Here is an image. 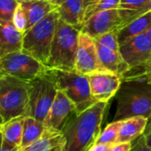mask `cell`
<instances>
[{"label": "cell", "instance_id": "484cf974", "mask_svg": "<svg viewBox=\"0 0 151 151\" xmlns=\"http://www.w3.org/2000/svg\"><path fill=\"white\" fill-rule=\"evenodd\" d=\"M19 5L18 0H0V24L4 25L13 22Z\"/></svg>", "mask_w": 151, "mask_h": 151}, {"label": "cell", "instance_id": "d4e9b609", "mask_svg": "<svg viewBox=\"0 0 151 151\" xmlns=\"http://www.w3.org/2000/svg\"><path fill=\"white\" fill-rule=\"evenodd\" d=\"M120 0H98L94 4L91 5L85 10V20L84 22L88 20L93 14L112 9H118Z\"/></svg>", "mask_w": 151, "mask_h": 151}, {"label": "cell", "instance_id": "836d02e7", "mask_svg": "<svg viewBox=\"0 0 151 151\" xmlns=\"http://www.w3.org/2000/svg\"><path fill=\"white\" fill-rule=\"evenodd\" d=\"M97 1H98V0H83L85 10H86L88 6H90L91 5L94 4V3H95V2H97Z\"/></svg>", "mask_w": 151, "mask_h": 151}, {"label": "cell", "instance_id": "8d00e7d4", "mask_svg": "<svg viewBox=\"0 0 151 151\" xmlns=\"http://www.w3.org/2000/svg\"><path fill=\"white\" fill-rule=\"evenodd\" d=\"M1 143H2V139H1V135H0V151H17V150H8V149H4L1 147Z\"/></svg>", "mask_w": 151, "mask_h": 151}, {"label": "cell", "instance_id": "603a6c76", "mask_svg": "<svg viewBox=\"0 0 151 151\" xmlns=\"http://www.w3.org/2000/svg\"><path fill=\"white\" fill-rule=\"evenodd\" d=\"M45 131V126L43 122H40L31 116H26L24 119L22 141L21 147H25L32 144L43 135Z\"/></svg>", "mask_w": 151, "mask_h": 151}, {"label": "cell", "instance_id": "e575fe53", "mask_svg": "<svg viewBox=\"0 0 151 151\" xmlns=\"http://www.w3.org/2000/svg\"><path fill=\"white\" fill-rule=\"evenodd\" d=\"M145 35H146V37H147V40L149 41V43H150V45H151V23H150V25H149V27L147 28V31L145 32Z\"/></svg>", "mask_w": 151, "mask_h": 151}, {"label": "cell", "instance_id": "7c38bea8", "mask_svg": "<svg viewBox=\"0 0 151 151\" xmlns=\"http://www.w3.org/2000/svg\"><path fill=\"white\" fill-rule=\"evenodd\" d=\"M77 113L75 105L60 91L58 90L56 97L44 120L45 128L61 132L70 117Z\"/></svg>", "mask_w": 151, "mask_h": 151}, {"label": "cell", "instance_id": "5b68a950", "mask_svg": "<svg viewBox=\"0 0 151 151\" xmlns=\"http://www.w3.org/2000/svg\"><path fill=\"white\" fill-rule=\"evenodd\" d=\"M59 21L60 15L58 11L55 10L40 22L28 29L23 35L22 51L44 65H47Z\"/></svg>", "mask_w": 151, "mask_h": 151}, {"label": "cell", "instance_id": "74e56055", "mask_svg": "<svg viewBox=\"0 0 151 151\" xmlns=\"http://www.w3.org/2000/svg\"><path fill=\"white\" fill-rule=\"evenodd\" d=\"M143 80H146L147 83L151 84V74H150V75H148V76H147V77H146Z\"/></svg>", "mask_w": 151, "mask_h": 151}, {"label": "cell", "instance_id": "4316f807", "mask_svg": "<svg viewBox=\"0 0 151 151\" xmlns=\"http://www.w3.org/2000/svg\"><path fill=\"white\" fill-rule=\"evenodd\" d=\"M95 45L98 46H101L112 51H119L120 45L118 42V32H109L99 36L95 38H93Z\"/></svg>", "mask_w": 151, "mask_h": 151}, {"label": "cell", "instance_id": "8fae6325", "mask_svg": "<svg viewBox=\"0 0 151 151\" xmlns=\"http://www.w3.org/2000/svg\"><path fill=\"white\" fill-rule=\"evenodd\" d=\"M122 29V20L117 9L107 10L97 13L86 20L82 27L81 32L95 38L106 33L117 31Z\"/></svg>", "mask_w": 151, "mask_h": 151}, {"label": "cell", "instance_id": "ab89813d", "mask_svg": "<svg viewBox=\"0 0 151 151\" xmlns=\"http://www.w3.org/2000/svg\"><path fill=\"white\" fill-rule=\"evenodd\" d=\"M62 150V147H57V148H54L51 151H61Z\"/></svg>", "mask_w": 151, "mask_h": 151}, {"label": "cell", "instance_id": "8992f818", "mask_svg": "<svg viewBox=\"0 0 151 151\" xmlns=\"http://www.w3.org/2000/svg\"><path fill=\"white\" fill-rule=\"evenodd\" d=\"M57 89L62 92L75 105L77 114H80L96 102L93 99L87 76H82L75 71H63L50 68Z\"/></svg>", "mask_w": 151, "mask_h": 151}, {"label": "cell", "instance_id": "ba28073f", "mask_svg": "<svg viewBox=\"0 0 151 151\" xmlns=\"http://www.w3.org/2000/svg\"><path fill=\"white\" fill-rule=\"evenodd\" d=\"M50 68L22 51L0 58V74L31 81L46 75Z\"/></svg>", "mask_w": 151, "mask_h": 151}, {"label": "cell", "instance_id": "d6986e66", "mask_svg": "<svg viewBox=\"0 0 151 151\" xmlns=\"http://www.w3.org/2000/svg\"><path fill=\"white\" fill-rule=\"evenodd\" d=\"M97 47L100 60L104 68L109 72L115 73L120 77H123L131 69L129 65L124 60L120 51H112L101 46Z\"/></svg>", "mask_w": 151, "mask_h": 151}, {"label": "cell", "instance_id": "ffe728a7", "mask_svg": "<svg viewBox=\"0 0 151 151\" xmlns=\"http://www.w3.org/2000/svg\"><path fill=\"white\" fill-rule=\"evenodd\" d=\"M147 122L148 119L143 116H133L122 120L116 143L134 141L144 133Z\"/></svg>", "mask_w": 151, "mask_h": 151}, {"label": "cell", "instance_id": "9a60e30c", "mask_svg": "<svg viewBox=\"0 0 151 151\" xmlns=\"http://www.w3.org/2000/svg\"><path fill=\"white\" fill-rule=\"evenodd\" d=\"M117 10L122 20L123 29L139 17L151 12V0H120Z\"/></svg>", "mask_w": 151, "mask_h": 151}, {"label": "cell", "instance_id": "44dd1931", "mask_svg": "<svg viewBox=\"0 0 151 151\" xmlns=\"http://www.w3.org/2000/svg\"><path fill=\"white\" fill-rule=\"evenodd\" d=\"M65 139L61 132L45 128L43 135L32 144L21 147L17 151H51L54 148L63 147Z\"/></svg>", "mask_w": 151, "mask_h": 151}, {"label": "cell", "instance_id": "6da1fadb", "mask_svg": "<svg viewBox=\"0 0 151 151\" xmlns=\"http://www.w3.org/2000/svg\"><path fill=\"white\" fill-rule=\"evenodd\" d=\"M108 103L96 102L80 114H74L61 132L65 143L61 151H87L101 133Z\"/></svg>", "mask_w": 151, "mask_h": 151}, {"label": "cell", "instance_id": "60d3db41", "mask_svg": "<svg viewBox=\"0 0 151 151\" xmlns=\"http://www.w3.org/2000/svg\"><path fill=\"white\" fill-rule=\"evenodd\" d=\"M3 124V121H2V119H1V117H0V125H1Z\"/></svg>", "mask_w": 151, "mask_h": 151}, {"label": "cell", "instance_id": "d590c367", "mask_svg": "<svg viewBox=\"0 0 151 151\" xmlns=\"http://www.w3.org/2000/svg\"><path fill=\"white\" fill-rule=\"evenodd\" d=\"M49 1L52 4V5H54V6H60L65 0H49Z\"/></svg>", "mask_w": 151, "mask_h": 151}, {"label": "cell", "instance_id": "277c9868", "mask_svg": "<svg viewBox=\"0 0 151 151\" xmlns=\"http://www.w3.org/2000/svg\"><path fill=\"white\" fill-rule=\"evenodd\" d=\"M79 33V29L60 19L52 43L47 67L63 71H75Z\"/></svg>", "mask_w": 151, "mask_h": 151}, {"label": "cell", "instance_id": "2e32d148", "mask_svg": "<svg viewBox=\"0 0 151 151\" xmlns=\"http://www.w3.org/2000/svg\"><path fill=\"white\" fill-rule=\"evenodd\" d=\"M23 35L13 22L0 24V58L22 50Z\"/></svg>", "mask_w": 151, "mask_h": 151}, {"label": "cell", "instance_id": "f35d334b", "mask_svg": "<svg viewBox=\"0 0 151 151\" xmlns=\"http://www.w3.org/2000/svg\"><path fill=\"white\" fill-rule=\"evenodd\" d=\"M20 3H22V2H31V1H37V0H18Z\"/></svg>", "mask_w": 151, "mask_h": 151}, {"label": "cell", "instance_id": "9c48e42d", "mask_svg": "<svg viewBox=\"0 0 151 151\" xmlns=\"http://www.w3.org/2000/svg\"><path fill=\"white\" fill-rule=\"evenodd\" d=\"M102 71L108 70L104 68L100 60L93 39L80 31L76 55L75 72L82 76H89Z\"/></svg>", "mask_w": 151, "mask_h": 151}, {"label": "cell", "instance_id": "e0dca14e", "mask_svg": "<svg viewBox=\"0 0 151 151\" xmlns=\"http://www.w3.org/2000/svg\"><path fill=\"white\" fill-rule=\"evenodd\" d=\"M57 11L62 22L81 31L85 20L83 0H65Z\"/></svg>", "mask_w": 151, "mask_h": 151}, {"label": "cell", "instance_id": "7402d4cb", "mask_svg": "<svg viewBox=\"0 0 151 151\" xmlns=\"http://www.w3.org/2000/svg\"><path fill=\"white\" fill-rule=\"evenodd\" d=\"M151 23V12L139 17L134 22H131L118 32L119 45L128 41L129 39L141 34H145Z\"/></svg>", "mask_w": 151, "mask_h": 151}, {"label": "cell", "instance_id": "7a4b0ae2", "mask_svg": "<svg viewBox=\"0 0 151 151\" xmlns=\"http://www.w3.org/2000/svg\"><path fill=\"white\" fill-rule=\"evenodd\" d=\"M115 98L116 111L112 122L133 116L151 117V84L146 80H123Z\"/></svg>", "mask_w": 151, "mask_h": 151}, {"label": "cell", "instance_id": "5bb4252c", "mask_svg": "<svg viewBox=\"0 0 151 151\" xmlns=\"http://www.w3.org/2000/svg\"><path fill=\"white\" fill-rule=\"evenodd\" d=\"M24 119V116L16 117L6 121L0 125L2 148L8 150H18L21 147Z\"/></svg>", "mask_w": 151, "mask_h": 151}, {"label": "cell", "instance_id": "f546056e", "mask_svg": "<svg viewBox=\"0 0 151 151\" xmlns=\"http://www.w3.org/2000/svg\"><path fill=\"white\" fill-rule=\"evenodd\" d=\"M130 151H151V147L147 146L143 134L132 142V148Z\"/></svg>", "mask_w": 151, "mask_h": 151}, {"label": "cell", "instance_id": "1f68e13d", "mask_svg": "<svg viewBox=\"0 0 151 151\" xmlns=\"http://www.w3.org/2000/svg\"><path fill=\"white\" fill-rule=\"evenodd\" d=\"M143 137L145 139V141L147 146L151 147V117L148 119L147 125L146 127V130L143 133Z\"/></svg>", "mask_w": 151, "mask_h": 151}, {"label": "cell", "instance_id": "cb8c5ba5", "mask_svg": "<svg viewBox=\"0 0 151 151\" xmlns=\"http://www.w3.org/2000/svg\"><path fill=\"white\" fill-rule=\"evenodd\" d=\"M122 125V121L111 122L109 124L106 126V128L101 132L98 139H96V144H108L114 145L116 143L119 130Z\"/></svg>", "mask_w": 151, "mask_h": 151}, {"label": "cell", "instance_id": "52a82bcc", "mask_svg": "<svg viewBox=\"0 0 151 151\" xmlns=\"http://www.w3.org/2000/svg\"><path fill=\"white\" fill-rule=\"evenodd\" d=\"M57 92L58 89L52 77L50 75V69L43 77L29 81L27 116H31L40 122H44L56 97Z\"/></svg>", "mask_w": 151, "mask_h": 151}, {"label": "cell", "instance_id": "ac0fdd59", "mask_svg": "<svg viewBox=\"0 0 151 151\" xmlns=\"http://www.w3.org/2000/svg\"><path fill=\"white\" fill-rule=\"evenodd\" d=\"M20 5L23 9L28 20V29L40 22L47 15L58 8V6L52 5L49 0L22 2L20 3Z\"/></svg>", "mask_w": 151, "mask_h": 151}, {"label": "cell", "instance_id": "f1b7e54d", "mask_svg": "<svg viewBox=\"0 0 151 151\" xmlns=\"http://www.w3.org/2000/svg\"><path fill=\"white\" fill-rule=\"evenodd\" d=\"M12 22L15 29L22 34H24L28 30V20L21 5H19L18 8L16 9Z\"/></svg>", "mask_w": 151, "mask_h": 151}, {"label": "cell", "instance_id": "d6a6232c", "mask_svg": "<svg viewBox=\"0 0 151 151\" xmlns=\"http://www.w3.org/2000/svg\"><path fill=\"white\" fill-rule=\"evenodd\" d=\"M112 145L108 144H96L94 143L93 146H91L87 151H109Z\"/></svg>", "mask_w": 151, "mask_h": 151}, {"label": "cell", "instance_id": "30bf717a", "mask_svg": "<svg viewBox=\"0 0 151 151\" xmlns=\"http://www.w3.org/2000/svg\"><path fill=\"white\" fill-rule=\"evenodd\" d=\"M87 77L91 95L95 102L108 103L116 95L123 82L122 77L109 71L93 73Z\"/></svg>", "mask_w": 151, "mask_h": 151}, {"label": "cell", "instance_id": "3957f363", "mask_svg": "<svg viewBox=\"0 0 151 151\" xmlns=\"http://www.w3.org/2000/svg\"><path fill=\"white\" fill-rule=\"evenodd\" d=\"M29 81L0 74V117L3 123L27 116Z\"/></svg>", "mask_w": 151, "mask_h": 151}, {"label": "cell", "instance_id": "4dcf8cb0", "mask_svg": "<svg viewBox=\"0 0 151 151\" xmlns=\"http://www.w3.org/2000/svg\"><path fill=\"white\" fill-rule=\"evenodd\" d=\"M132 148L131 142H124V143H116L111 146L109 151H130Z\"/></svg>", "mask_w": 151, "mask_h": 151}, {"label": "cell", "instance_id": "83f0119b", "mask_svg": "<svg viewBox=\"0 0 151 151\" xmlns=\"http://www.w3.org/2000/svg\"><path fill=\"white\" fill-rule=\"evenodd\" d=\"M150 74H151V56L143 66L131 68L123 77V80H143L147 76Z\"/></svg>", "mask_w": 151, "mask_h": 151}, {"label": "cell", "instance_id": "4fadbf2b", "mask_svg": "<svg viewBox=\"0 0 151 151\" xmlns=\"http://www.w3.org/2000/svg\"><path fill=\"white\" fill-rule=\"evenodd\" d=\"M120 53L130 68L143 66L151 56V45L145 34L134 37L120 45Z\"/></svg>", "mask_w": 151, "mask_h": 151}]
</instances>
